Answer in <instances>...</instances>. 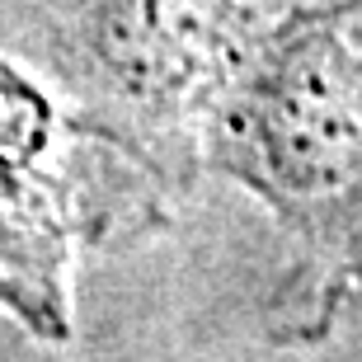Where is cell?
<instances>
[{
    "label": "cell",
    "mask_w": 362,
    "mask_h": 362,
    "mask_svg": "<svg viewBox=\"0 0 362 362\" xmlns=\"http://www.w3.org/2000/svg\"><path fill=\"white\" fill-rule=\"evenodd\" d=\"M221 160L310 235L362 230V0L292 14L240 66Z\"/></svg>",
    "instance_id": "6da1fadb"
},
{
    "label": "cell",
    "mask_w": 362,
    "mask_h": 362,
    "mask_svg": "<svg viewBox=\"0 0 362 362\" xmlns=\"http://www.w3.org/2000/svg\"><path fill=\"white\" fill-rule=\"evenodd\" d=\"M52 151V99L0 62V310L57 344L71 334L76 212Z\"/></svg>",
    "instance_id": "7a4b0ae2"
},
{
    "label": "cell",
    "mask_w": 362,
    "mask_h": 362,
    "mask_svg": "<svg viewBox=\"0 0 362 362\" xmlns=\"http://www.w3.org/2000/svg\"><path fill=\"white\" fill-rule=\"evenodd\" d=\"M90 52L132 104H198L250 62V0H94Z\"/></svg>",
    "instance_id": "3957f363"
}]
</instances>
